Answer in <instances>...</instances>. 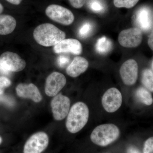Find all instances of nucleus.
Wrapping results in <instances>:
<instances>
[{
    "label": "nucleus",
    "mask_w": 153,
    "mask_h": 153,
    "mask_svg": "<svg viewBox=\"0 0 153 153\" xmlns=\"http://www.w3.org/2000/svg\"><path fill=\"white\" fill-rule=\"evenodd\" d=\"M33 37L38 44L45 47L55 46L65 39L66 34L49 23L39 25L33 32Z\"/></svg>",
    "instance_id": "f257e3e1"
},
{
    "label": "nucleus",
    "mask_w": 153,
    "mask_h": 153,
    "mask_svg": "<svg viewBox=\"0 0 153 153\" xmlns=\"http://www.w3.org/2000/svg\"><path fill=\"white\" fill-rule=\"evenodd\" d=\"M89 109L84 102H78L73 105L67 116L66 126L68 131L75 134L80 131L87 123Z\"/></svg>",
    "instance_id": "f03ea898"
},
{
    "label": "nucleus",
    "mask_w": 153,
    "mask_h": 153,
    "mask_svg": "<svg viewBox=\"0 0 153 153\" xmlns=\"http://www.w3.org/2000/svg\"><path fill=\"white\" fill-rule=\"evenodd\" d=\"M120 130L117 126L111 123L104 124L97 126L90 136L91 141L100 146H106L118 138Z\"/></svg>",
    "instance_id": "7ed1b4c3"
},
{
    "label": "nucleus",
    "mask_w": 153,
    "mask_h": 153,
    "mask_svg": "<svg viewBox=\"0 0 153 153\" xmlns=\"http://www.w3.org/2000/svg\"><path fill=\"white\" fill-rule=\"evenodd\" d=\"M45 13L49 19L61 25H69L74 21L73 13L68 9L59 5H50L46 9Z\"/></svg>",
    "instance_id": "20e7f679"
},
{
    "label": "nucleus",
    "mask_w": 153,
    "mask_h": 153,
    "mask_svg": "<svg viewBox=\"0 0 153 153\" xmlns=\"http://www.w3.org/2000/svg\"><path fill=\"white\" fill-rule=\"evenodd\" d=\"M49 143V137L46 133H36L30 137L26 142L24 153H41L47 149Z\"/></svg>",
    "instance_id": "39448f33"
},
{
    "label": "nucleus",
    "mask_w": 153,
    "mask_h": 153,
    "mask_svg": "<svg viewBox=\"0 0 153 153\" xmlns=\"http://www.w3.org/2000/svg\"><path fill=\"white\" fill-rule=\"evenodd\" d=\"M122 95L120 91L116 88H111L105 92L102 104L103 108L108 113H114L119 109L122 104Z\"/></svg>",
    "instance_id": "423d86ee"
},
{
    "label": "nucleus",
    "mask_w": 153,
    "mask_h": 153,
    "mask_svg": "<svg viewBox=\"0 0 153 153\" xmlns=\"http://www.w3.org/2000/svg\"><path fill=\"white\" fill-rule=\"evenodd\" d=\"M71 101L66 96L59 93L55 96L51 101L53 117L55 120H63L68 115L70 110Z\"/></svg>",
    "instance_id": "0eeeda50"
},
{
    "label": "nucleus",
    "mask_w": 153,
    "mask_h": 153,
    "mask_svg": "<svg viewBox=\"0 0 153 153\" xmlns=\"http://www.w3.org/2000/svg\"><path fill=\"white\" fill-rule=\"evenodd\" d=\"M143 39L142 31L137 27L124 30L120 33L118 41L123 47L134 48L139 46Z\"/></svg>",
    "instance_id": "6e6552de"
},
{
    "label": "nucleus",
    "mask_w": 153,
    "mask_h": 153,
    "mask_svg": "<svg viewBox=\"0 0 153 153\" xmlns=\"http://www.w3.org/2000/svg\"><path fill=\"white\" fill-rule=\"evenodd\" d=\"M0 65L10 72H19L25 69L26 63L16 53L6 52L0 56Z\"/></svg>",
    "instance_id": "1a4fd4ad"
},
{
    "label": "nucleus",
    "mask_w": 153,
    "mask_h": 153,
    "mask_svg": "<svg viewBox=\"0 0 153 153\" xmlns=\"http://www.w3.org/2000/svg\"><path fill=\"white\" fill-rule=\"evenodd\" d=\"M66 83V77L63 74L58 72H53L46 79L45 93L48 96H55L62 90Z\"/></svg>",
    "instance_id": "9d476101"
},
{
    "label": "nucleus",
    "mask_w": 153,
    "mask_h": 153,
    "mask_svg": "<svg viewBox=\"0 0 153 153\" xmlns=\"http://www.w3.org/2000/svg\"><path fill=\"white\" fill-rule=\"evenodd\" d=\"M138 73V64L133 59H129L126 61L120 69V73L123 83L128 86L133 85L136 82Z\"/></svg>",
    "instance_id": "9b49d317"
},
{
    "label": "nucleus",
    "mask_w": 153,
    "mask_h": 153,
    "mask_svg": "<svg viewBox=\"0 0 153 153\" xmlns=\"http://www.w3.org/2000/svg\"><path fill=\"white\" fill-rule=\"evenodd\" d=\"M53 49L57 54L70 53L74 55H79L82 52L81 43L78 40L72 38L64 39L54 46Z\"/></svg>",
    "instance_id": "f8f14e48"
},
{
    "label": "nucleus",
    "mask_w": 153,
    "mask_h": 153,
    "mask_svg": "<svg viewBox=\"0 0 153 153\" xmlns=\"http://www.w3.org/2000/svg\"><path fill=\"white\" fill-rule=\"evenodd\" d=\"M16 90L20 97L30 99L36 102H40L42 100V95L39 89L33 83H20L17 86Z\"/></svg>",
    "instance_id": "ddd939ff"
},
{
    "label": "nucleus",
    "mask_w": 153,
    "mask_h": 153,
    "mask_svg": "<svg viewBox=\"0 0 153 153\" xmlns=\"http://www.w3.org/2000/svg\"><path fill=\"white\" fill-rule=\"evenodd\" d=\"M137 27L142 31L148 32L153 27V16L151 11L147 8H142L136 14L134 20Z\"/></svg>",
    "instance_id": "4468645a"
},
{
    "label": "nucleus",
    "mask_w": 153,
    "mask_h": 153,
    "mask_svg": "<svg viewBox=\"0 0 153 153\" xmlns=\"http://www.w3.org/2000/svg\"><path fill=\"white\" fill-rule=\"evenodd\" d=\"M88 67V61L86 59L76 57L66 68V73L71 77H76L85 72Z\"/></svg>",
    "instance_id": "2eb2a0df"
},
{
    "label": "nucleus",
    "mask_w": 153,
    "mask_h": 153,
    "mask_svg": "<svg viewBox=\"0 0 153 153\" xmlns=\"http://www.w3.org/2000/svg\"><path fill=\"white\" fill-rule=\"evenodd\" d=\"M16 21L15 18L8 15H0V35H7L10 34L16 26Z\"/></svg>",
    "instance_id": "dca6fc26"
},
{
    "label": "nucleus",
    "mask_w": 153,
    "mask_h": 153,
    "mask_svg": "<svg viewBox=\"0 0 153 153\" xmlns=\"http://www.w3.org/2000/svg\"><path fill=\"white\" fill-rule=\"evenodd\" d=\"M112 47V42L106 37L100 38L95 45L96 50L100 54H106L111 50Z\"/></svg>",
    "instance_id": "f3484780"
},
{
    "label": "nucleus",
    "mask_w": 153,
    "mask_h": 153,
    "mask_svg": "<svg viewBox=\"0 0 153 153\" xmlns=\"http://www.w3.org/2000/svg\"><path fill=\"white\" fill-rule=\"evenodd\" d=\"M136 96L141 102L146 105H150L152 104L153 98L149 91L143 87H140L137 89Z\"/></svg>",
    "instance_id": "a211bd4d"
},
{
    "label": "nucleus",
    "mask_w": 153,
    "mask_h": 153,
    "mask_svg": "<svg viewBox=\"0 0 153 153\" xmlns=\"http://www.w3.org/2000/svg\"><path fill=\"white\" fill-rule=\"evenodd\" d=\"M142 83L149 91L153 92V72L149 69H145L143 71Z\"/></svg>",
    "instance_id": "6ab92c4d"
},
{
    "label": "nucleus",
    "mask_w": 153,
    "mask_h": 153,
    "mask_svg": "<svg viewBox=\"0 0 153 153\" xmlns=\"http://www.w3.org/2000/svg\"><path fill=\"white\" fill-rule=\"evenodd\" d=\"M93 28L92 24L89 22H85L79 28L78 31V35L81 38H87L92 33Z\"/></svg>",
    "instance_id": "aec40b11"
},
{
    "label": "nucleus",
    "mask_w": 153,
    "mask_h": 153,
    "mask_svg": "<svg viewBox=\"0 0 153 153\" xmlns=\"http://www.w3.org/2000/svg\"><path fill=\"white\" fill-rule=\"evenodd\" d=\"M139 0H114V4L116 7L131 8L138 3Z\"/></svg>",
    "instance_id": "412c9836"
},
{
    "label": "nucleus",
    "mask_w": 153,
    "mask_h": 153,
    "mask_svg": "<svg viewBox=\"0 0 153 153\" xmlns=\"http://www.w3.org/2000/svg\"><path fill=\"white\" fill-rule=\"evenodd\" d=\"M88 6L91 10L96 13H100L104 10V6L99 0H91Z\"/></svg>",
    "instance_id": "4be33fe9"
},
{
    "label": "nucleus",
    "mask_w": 153,
    "mask_h": 153,
    "mask_svg": "<svg viewBox=\"0 0 153 153\" xmlns=\"http://www.w3.org/2000/svg\"><path fill=\"white\" fill-rule=\"evenodd\" d=\"M153 152V137H150L145 142L144 145L143 153H152Z\"/></svg>",
    "instance_id": "5701e85b"
},
{
    "label": "nucleus",
    "mask_w": 153,
    "mask_h": 153,
    "mask_svg": "<svg viewBox=\"0 0 153 153\" xmlns=\"http://www.w3.org/2000/svg\"><path fill=\"white\" fill-rule=\"evenodd\" d=\"M70 58L66 55H61L57 58V62L58 65L61 67L66 66L69 63Z\"/></svg>",
    "instance_id": "b1692460"
},
{
    "label": "nucleus",
    "mask_w": 153,
    "mask_h": 153,
    "mask_svg": "<svg viewBox=\"0 0 153 153\" xmlns=\"http://www.w3.org/2000/svg\"><path fill=\"white\" fill-rule=\"evenodd\" d=\"M70 4L73 7L79 9L82 7L87 0H69Z\"/></svg>",
    "instance_id": "393cba45"
},
{
    "label": "nucleus",
    "mask_w": 153,
    "mask_h": 153,
    "mask_svg": "<svg viewBox=\"0 0 153 153\" xmlns=\"http://www.w3.org/2000/svg\"><path fill=\"white\" fill-rule=\"evenodd\" d=\"M11 81L10 79L4 76H0V86L4 88L8 87L11 85Z\"/></svg>",
    "instance_id": "a878e982"
},
{
    "label": "nucleus",
    "mask_w": 153,
    "mask_h": 153,
    "mask_svg": "<svg viewBox=\"0 0 153 153\" xmlns=\"http://www.w3.org/2000/svg\"><path fill=\"white\" fill-rule=\"evenodd\" d=\"M5 102L9 105H13L14 103V102L12 99L7 97L4 96L2 94H0V102Z\"/></svg>",
    "instance_id": "bb28decb"
},
{
    "label": "nucleus",
    "mask_w": 153,
    "mask_h": 153,
    "mask_svg": "<svg viewBox=\"0 0 153 153\" xmlns=\"http://www.w3.org/2000/svg\"><path fill=\"white\" fill-rule=\"evenodd\" d=\"M148 43L149 47L153 51V28L151 31L150 35L148 39Z\"/></svg>",
    "instance_id": "cd10ccee"
},
{
    "label": "nucleus",
    "mask_w": 153,
    "mask_h": 153,
    "mask_svg": "<svg viewBox=\"0 0 153 153\" xmlns=\"http://www.w3.org/2000/svg\"><path fill=\"white\" fill-rule=\"evenodd\" d=\"M0 74H5V75H9L10 74V71L6 70L4 67L0 65Z\"/></svg>",
    "instance_id": "c85d7f7f"
},
{
    "label": "nucleus",
    "mask_w": 153,
    "mask_h": 153,
    "mask_svg": "<svg viewBox=\"0 0 153 153\" xmlns=\"http://www.w3.org/2000/svg\"><path fill=\"white\" fill-rule=\"evenodd\" d=\"M9 3L14 5H19L22 2V0H6Z\"/></svg>",
    "instance_id": "c756f323"
},
{
    "label": "nucleus",
    "mask_w": 153,
    "mask_h": 153,
    "mask_svg": "<svg viewBox=\"0 0 153 153\" xmlns=\"http://www.w3.org/2000/svg\"><path fill=\"white\" fill-rule=\"evenodd\" d=\"M128 153H139L136 149L133 147L129 148L128 150Z\"/></svg>",
    "instance_id": "7c9ffc66"
},
{
    "label": "nucleus",
    "mask_w": 153,
    "mask_h": 153,
    "mask_svg": "<svg viewBox=\"0 0 153 153\" xmlns=\"http://www.w3.org/2000/svg\"><path fill=\"white\" fill-rule=\"evenodd\" d=\"M3 10H4L3 6H2V5L0 3V14H1V13H2Z\"/></svg>",
    "instance_id": "2f4dec72"
},
{
    "label": "nucleus",
    "mask_w": 153,
    "mask_h": 153,
    "mask_svg": "<svg viewBox=\"0 0 153 153\" xmlns=\"http://www.w3.org/2000/svg\"><path fill=\"white\" fill-rule=\"evenodd\" d=\"M4 88L0 86V94H2L4 92Z\"/></svg>",
    "instance_id": "473e14b6"
},
{
    "label": "nucleus",
    "mask_w": 153,
    "mask_h": 153,
    "mask_svg": "<svg viewBox=\"0 0 153 153\" xmlns=\"http://www.w3.org/2000/svg\"><path fill=\"white\" fill-rule=\"evenodd\" d=\"M2 142V139L1 138V137H0V144H1V143Z\"/></svg>",
    "instance_id": "72a5a7b5"
},
{
    "label": "nucleus",
    "mask_w": 153,
    "mask_h": 153,
    "mask_svg": "<svg viewBox=\"0 0 153 153\" xmlns=\"http://www.w3.org/2000/svg\"><path fill=\"white\" fill-rule=\"evenodd\" d=\"M152 68H153V61L152 62Z\"/></svg>",
    "instance_id": "f704fd0d"
}]
</instances>
